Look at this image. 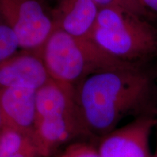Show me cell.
<instances>
[{
	"label": "cell",
	"mask_w": 157,
	"mask_h": 157,
	"mask_svg": "<svg viewBox=\"0 0 157 157\" xmlns=\"http://www.w3.org/2000/svg\"><path fill=\"white\" fill-rule=\"evenodd\" d=\"M149 90L150 81L136 68L105 71L84 78L74 94L84 137L99 141L112 132L143 103Z\"/></svg>",
	"instance_id": "cell-1"
},
{
	"label": "cell",
	"mask_w": 157,
	"mask_h": 157,
	"mask_svg": "<svg viewBox=\"0 0 157 157\" xmlns=\"http://www.w3.org/2000/svg\"><path fill=\"white\" fill-rule=\"evenodd\" d=\"M50 77L68 88L98 72L135 68L132 63L111 56L90 38L54 29L39 51Z\"/></svg>",
	"instance_id": "cell-2"
},
{
	"label": "cell",
	"mask_w": 157,
	"mask_h": 157,
	"mask_svg": "<svg viewBox=\"0 0 157 157\" xmlns=\"http://www.w3.org/2000/svg\"><path fill=\"white\" fill-rule=\"evenodd\" d=\"M111 56L132 63L157 51V34L141 17L115 7L100 8L89 36Z\"/></svg>",
	"instance_id": "cell-3"
},
{
	"label": "cell",
	"mask_w": 157,
	"mask_h": 157,
	"mask_svg": "<svg viewBox=\"0 0 157 157\" xmlns=\"http://www.w3.org/2000/svg\"><path fill=\"white\" fill-rule=\"evenodd\" d=\"M0 13L23 50L39 53L54 31L50 13L41 0H0Z\"/></svg>",
	"instance_id": "cell-4"
},
{
	"label": "cell",
	"mask_w": 157,
	"mask_h": 157,
	"mask_svg": "<svg viewBox=\"0 0 157 157\" xmlns=\"http://www.w3.org/2000/svg\"><path fill=\"white\" fill-rule=\"evenodd\" d=\"M156 121L141 117L121 128L115 129L98 141L101 157H150L149 137Z\"/></svg>",
	"instance_id": "cell-5"
},
{
	"label": "cell",
	"mask_w": 157,
	"mask_h": 157,
	"mask_svg": "<svg viewBox=\"0 0 157 157\" xmlns=\"http://www.w3.org/2000/svg\"><path fill=\"white\" fill-rule=\"evenodd\" d=\"M50 78L42 57L36 51H17L0 61V89L37 90Z\"/></svg>",
	"instance_id": "cell-6"
},
{
	"label": "cell",
	"mask_w": 157,
	"mask_h": 157,
	"mask_svg": "<svg viewBox=\"0 0 157 157\" xmlns=\"http://www.w3.org/2000/svg\"><path fill=\"white\" fill-rule=\"evenodd\" d=\"M36 90L0 89V109L5 125L34 137Z\"/></svg>",
	"instance_id": "cell-7"
},
{
	"label": "cell",
	"mask_w": 157,
	"mask_h": 157,
	"mask_svg": "<svg viewBox=\"0 0 157 157\" xmlns=\"http://www.w3.org/2000/svg\"><path fill=\"white\" fill-rule=\"evenodd\" d=\"M98 12L99 7L94 0H58L50 15L54 29L76 37L89 38Z\"/></svg>",
	"instance_id": "cell-8"
},
{
	"label": "cell",
	"mask_w": 157,
	"mask_h": 157,
	"mask_svg": "<svg viewBox=\"0 0 157 157\" xmlns=\"http://www.w3.org/2000/svg\"><path fill=\"white\" fill-rule=\"evenodd\" d=\"M82 136L83 132L76 114L45 118L35 125L34 139L44 157H50L63 145Z\"/></svg>",
	"instance_id": "cell-9"
},
{
	"label": "cell",
	"mask_w": 157,
	"mask_h": 157,
	"mask_svg": "<svg viewBox=\"0 0 157 157\" xmlns=\"http://www.w3.org/2000/svg\"><path fill=\"white\" fill-rule=\"evenodd\" d=\"M74 94V89L65 87L50 78L36 90V122L45 118L76 114Z\"/></svg>",
	"instance_id": "cell-10"
},
{
	"label": "cell",
	"mask_w": 157,
	"mask_h": 157,
	"mask_svg": "<svg viewBox=\"0 0 157 157\" xmlns=\"http://www.w3.org/2000/svg\"><path fill=\"white\" fill-rule=\"evenodd\" d=\"M0 157H44L34 137L5 126L0 132Z\"/></svg>",
	"instance_id": "cell-11"
},
{
	"label": "cell",
	"mask_w": 157,
	"mask_h": 157,
	"mask_svg": "<svg viewBox=\"0 0 157 157\" xmlns=\"http://www.w3.org/2000/svg\"><path fill=\"white\" fill-rule=\"evenodd\" d=\"M18 48L16 36L0 13V61L16 52Z\"/></svg>",
	"instance_id": "cell-12"
},
{
	"label": "cell",
	"mask_w": 157,
	"mask_h": 157,
	"mask_svg": "<svg viewBox=\"0 0 157 157\" xmlns=\"http://www.w3.org/2000/svg\"><path fill=\"white\" fill-rule=\"evenodd\" d=\"M100 8L115 7L142 17L147 11L143 7L140 0H94Z\"/></svg>",
	"instance_id": "cell-13"
},
{
	"label": "cell",
	"mask_w": 157,
	"mask_h": 157,
	"mask_svg": "<svg viewBox=\"0 0 157 157\" xmlns=\"http://www.w3.org/2000/svg\"><path fill=\"white\" fill-rule=\"evenodd\" d=\"M58 157H101L91 143L76 142L67 146Z\"/></svg>",
	"instance_id": "cell-14"
},
{
	"label": "cell",
	"mask_w": 157,
	"mask_h": 157,
	"mask_svg": "<svg viewBox=\"0 0 157 157\" xmlns=\"http://www.w3.org/2000/svg\"><path fill=\"white\" fill-rule=\"evenodd\" d=\"M146 11L151 10L157 14V0H140Z\"/></svg>",
	"instance_id": "cell-15"
},
{
	"label": "cell",
	"mask_w": 157,
	"mask_h": 157,
	"mask_svg": "<svg viewBox=\"0 0 157 157\" xmlns=\"http://www.w3.org/2000/svg\"><path fill=\"white\" fill-rule=\"evenodd\" d=\"M6 126L5 121H4L2 114V111L1 109H0V132L2 131V129L5 128V127Z\"/></svg>",
	"instance_id": "cell-16"
},
{
	"label": "cell",
	"mask_w": 157,
	"mask_h": 157,
	"mask_svg": "<svg viewBox=\"0 0 157 157\" xmlns=\"http://www.w3.org/2000/svg\"><path fill=\"white\" fill-rule=\"evenodd\" d=\"M154 157H157V151H156V155H155Z\"/></svg>",
	"instance_id": "cell-17"
},
{
	"label": "cell",
	"mask_w": 157,
	"mask_h": 157,
	"mask_svg": "<svg viewBox=\"0 0 157 157\" xmlns=\"http://www.w3.org/2000/svg\"><path fill=\"white\" fill-rule=\"evenodd\" d=\"M41 1H42V2H44V1H45V0H41Z\"/></svg>",
	"instance_id": "cell-18"
}]
</instances>
